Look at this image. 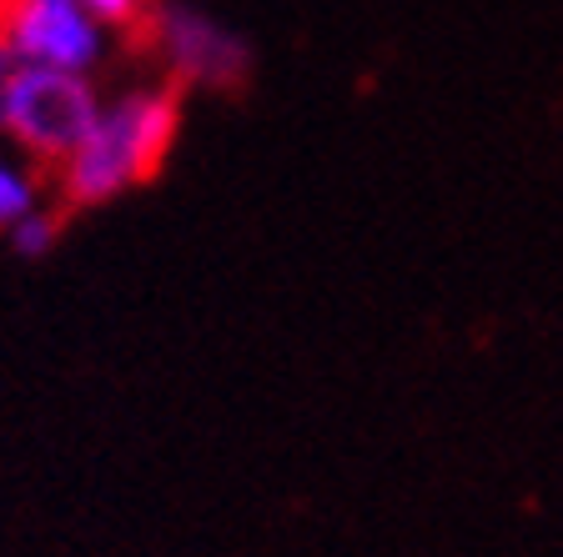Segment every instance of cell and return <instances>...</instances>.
I'll use <instances>...</instances> for the list:
<instances>
[{
    "mask_svg": "<svg viewBox=\"0 0 563 557\" xmlns=\"http://www.w3.org/2000/svg\"><path fill=\"white\" fill-rule=\"evenodd\" d=\"M81 5L96 15V21L126 25V21H136V15H141V5H146V0H81Z\"/></svg>",
    "mask_w": 563,
    "mask_h": 557,
    "instance_id": "52a82bcc",
    "label": "cell"
},
{
    "mask_svg": "<svg viewBox=\"0 0 563 557\" xmlns=\"http://www.w3.org/2000/svg\"><path fill=\"white\" fill-rule=\"evenodd\" d=\"M11 242L21 256H46L51 246H56V216L31 207L21 221H11Z\"/></svg>",
    "mask_w": 563,
    "mask_h": 557,
    "instance_id": "5b68a950",
    "label": "cell"
},
{
    "mask_svg": "<svg viewBox=\"0 0 563 557\" xmlns=\"http://www.w3.org/2000/svg\"><path fill=\"white\" fill-rule=\"evenodd\" d=\"M15 70H21V56H15L11 46H0V126H5V101H11Z\"/></svg>",
    "mask_w": 563,
    "mask_h": 557,
    "instance_id": "ba28073f",
    "label": "cell"
},
{
    "mask_svg": "<svg viewBox=\"0 0 563 557\" xmlns=\"http://www.w3.org/2000/svg\"><path fill=\"white\" fill-rule=\"evenodd\" d=\"M96 111H101V101L86 86V70L21 60L11 101H5V131L21 141L25 152L46 156V161H66L91 131Z\"/></svg>",
    "mask_w": 563,
    "mask_h": 557,
    "instance_id": "7a4b0ae2",
    "label": "cell"
},
{
    "mask_svg": "<svg viewBox=\"0 0 563 557\" xmlns=\"http://www.w3.org/2000/svg\"><path fill=\"white\" fill-rule=\"evenodd\" d=\"M0 46L35 66L91 70L101 56V21L81 0H0Z\"/></svg>",
    "mask_w": 563,
    "mask_h": 557,
    "instance_id": "3957f363",
    "label": "cell"
},
{
    "mask_svg": "<svg viewBox=\"0 0 563 557\" xmlns=\"http://www.w3.org/2000/svg\"><path fill=\"white\" fill-rule=\"evenodd\" d=\"M156 35H162V51L172 60L176 81L187 86H211V91H227L252 70V51L236 31H227L222 21H211L207 11H191V5H162L156 15Z\"/></svg>",
    "mask_w": 563,
    "mask_h": 557,
    "instance_id": "277c9868",
    "label": "cell"
},
{
    "mask_svg": "<svg viewBox=\"0 0 563 557\" xmlns=\"http://www.w3.org/2000/svg\"><path fill=\"white\" fill-rule=\"evenodd\" d=\"M31 207H35V186L25 181V176L15 171V166L5 161V156H0V226L21 221Z\"/></svg>",
    "mask_w": 563,
    "mask_h": 557,
    "instance_id": "8992f818",
    "label": "cell"
},
{
    "mask_svg": "<svg viewBox=\"0 0 563 557\" xmlns=\"http://www.w3.org/2000/svg\"><path fill=\"white\" fill-rule=\"evenodd\" d=\"M181 131V86H146L101 105L81 146L60 161V197L70 207H101L166 166Z\"/></svg>",
    "mask_w": 563,
    "mask_h": 557,
    "instance_id": "6da1fadb",
    "label": "cell"
}]
</instances>
